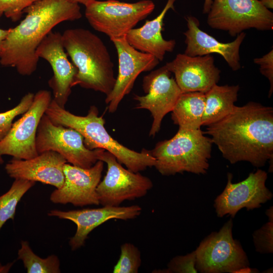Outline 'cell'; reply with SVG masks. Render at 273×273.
<instances>
[{"label": "cell", "instance_id": "obj_28", "mask_svg": "<svg viewBox=\"0 0 273 273\" xmlns=\"http://www.w3.org/2000/svg\"><path fill=\"white\" fill-rule=\"evenodd\" d=\"M196 257L195 251L185 255H177L172 258L163 269L155 270L152 272L160 273H197Z\"/></svg>", "mask_w": 273, "mask_h": 273}, {"label": "cell", "instance_id": "obj_34", "mask_svg": "<svg viewBox=\"0 0 273 273\" xmlns=\"http://www.w3.org/2000/svg\"><path fill=\"white\" fill-rule=\"evenodd\" d=\"M212 3V0H205L204 6H203V13L204 14H208L209 12L211 4Z\"/></svg>", "mask_w": 273, "mask_h": 273}, {"label": "cell", "instance_id": "obj_26", "mask_svg": "<svg viewBox=\"0 0 273 273\" xmlns=\"http://www.w3.org/2000/svg\"><path fill=\"white\" fill-rule=\"evenodd\" d=\"M139 249L130 243H125L120 247L119 260L114 266V273H137L141 265Z\"/></svg>", "mask_w": 273, "mask_h": 273}, {"label": "cell", "instance_id": "obj_21", "mask_svg": "<svg viewBox=\"0 0 273 273\" xmlns=\"http://www.w3.org/2000/svg\"><path fill=\"white\" fill-rule=\"evenodd\" d=\"M175 1L167 0L158 16L147 21L142 27L131 29L125 36L128 43L136 50L162 61L166 53L173 51L175 46L174 40H165L162 35L164 18L168 10L174 9Z\"/></svg>", "mask_w": 273, "mask_h": 273}, {"label": "cell", "instance_id": "obj_14", "mask_svg": "<svg viewBox=\"0 0 273 273\" xmlns=\"http://www.w3.org/2000/svg\"><path fill=\"white\" fill-rule=\"evenodd\" d=\"M117 50L118 74L112 92L105 103L110 113L115 112L125 96L129 94L139 74L150 71L159 61L153 55L138 51L127 42L126 36L110 39Z\"/></svg>", "mask_w": 273, "mask_h": 273}, {"label": "cell", "instance_id": "obj_37", "mask_svg": "<svg viewBox=\"0 0 273 273\" xmlns=\"http://www.w3.org/2000/svg\"><path fill=\"white\" fill-rule=\"evenodd\" d=\"M73 1L78 3L84 5L86 2L89 0H73Z\"/></svg>", "mask_w": 273, "mask_h": 273}, {"label": "cell", "instance_id": "obj_8", "mask_svg": "<svg viewBox=\"0 0 273 273\" xmlns=\"http://www.w3.org/2000/svg\"><path fill=\"white\" fill-rule=\"evenodd\" d=\"M207 22L235 36L250 28L272 30L273 13L259 0H212Z\"/></svg>", "mask_w": 273, "mask_h": 273}, {"label": "cell", "instance_id": "obj_27", "mask_svg": "<svg viewBox=\"0 0 273 273\" xmlns=\"http://www.w3.org/2000/svg\"><path fill=\"white\" fill-rule=\"evenodd\" d=\"M34 96L33 93L29 92L22 97L15 107L0 113V141L10 130L14 118L28 110L33 102Z\"/></svg>", "mask_w": 273, "mask_h": 273}, {"label": "cell", "instance_id": "obj_20", "mask_svg": "<svg viewBox=\"0 0 273 273\" xmlns=\"http://www.w3.org/2000/svg\"><path fill=\"white\" fill-rule=\"evenodd\" d=\"M188 30L184 32L187 45L185 54L191 56H202L217 53L221 55L233 71L241 68L240 48L246 33L242 32L233 41L223 43L205 32L199 28V22L195 17L186 18Z\"/></svg>", "mask_w": 273, "mask_h": 273}, {"label": "cell", "instance_id": "obj_6", "mask_svg": "<svg viewBox=\"0 0 273 273\" xmlns=\"http://www.w3.org/2000/svg\"><path fill=\"white\" fill-rule=\"evenodd\" d=\"M84 5L85 16L90 26L110 39L126 36L155 8L151 0L133 3L117 0H89Z\"/></svg>", "mask_w": 273, "mask_h": 273}, {"label": "cell", "instance_id": "obj_23", "mask_svg": "<svg viewBox=\"0 0 273 273\" xmlns=\"http://www.w3.org/2000/svg\"><path fill=\"white\" fill-rule=\"evenodd\" d=\"M205 103V93H182L171 111L173 123L184 129H201Z\"/></svg>", "mask_w": 273, "mask_h": 273}, {"label": "cell", "instance_id": "obj_18", "mask_svg": "<svg viewBox=\"0 0 273 273\" xmlns=\"http://www.w3.org/2000/svg\"><path fill=\"white\" fill-rule=\"evenodd\" d=\"M173 73L181 93L207 92L220 79V70L210 55L191 57L178 54L165 65Z\"/></svg>", "mask_w": 273, "mask_h": 273}, {"label": "cell", "instance_id": "obj_9", "mask_svg": "<svg viewBox=\"0 0 273 273\" xmlns=\"http://www.w3.org/2000/svg\"><path fill=\"white\" fill-rule=\"evenodd\" d=\"M98 159L107 165L106 175L96 189L103 206H118L125 200L144 197L153 187L149 177L124 168L109 152L99 149Z\"/></svg>", "mask_w": 273, "mask_h": 273}, {"label": "cell", "instance_id": "obj_19", "mask_svg": "<svg viewBox=\"0 0 273 273\" xmlns=\"http://www.w3.org/2000/svg\"><path fill=\"white\" fill-rule=\"evenodd\" d=\"M67 162L58 153L47 151L29 159L13 158L5 170L11 178L38 181L58 189L64 181L63 166Z\"/></svg>", "mask_w": 273, "mask_h": 273}, {"label": "cell", "instance_id": "obj_3", "mask_svg": "<svg viewBox=\"0 0 273 273\" xmlns=\"http://www.w3.org/2000/svg\"><path fill=\"white\" fill-rule=\"evenodd\" d=\"M62 36L65 51L78 70L73 87L78 85L108 96L116 78L113 63L102 40L81 28L66 29Z\"/></svg>", "mask_w": 273, "mask_h": 273}, {"label": "cell", "instance_id": "obj_1", "mask_svg": "<svg viewBox=\"0 0 273 273\" xmlns=\"http://www.w3.org/2000/svg\"><path fill=\"white\" fill-rule=\"evenodd\" d=\"M222 157L231 164L247 161L259 168L273 159V108L250 102L235 106L216 122L206 126Z\"/></svg>", "mask_w": 273, "mask_h": 273}, {"label": "cell", "instance_id": "obj_16", "mask_svg": "<svg viewBox=\"0 0 273 273\" xmlns=\"http://www.w3.org/2000/svg\"><path fill=\"white\" fill-rule=\"evenodd\" d=\"M36 54L39 59H43L51 65L53 75L48 84L53 90V100L59 106L65 108L78 70L68 59L62 34L50 32L38 47Z\"/></svg>", "mask_w": 273, "mask_h": 273}, {"label": "cell", "instance_id": "obj_36", "mask_svg": "<svg viewBox=\"0 0 273 273\" xmlns=\"http://www.w3.org/2000/svg\"><path fill=\"white\" fill-rule=\"evenodd\" d=\"M265 214L268 218V220H273V207H270L266 210Z\"/></svg>", "mask_w": 273, "mask_h": 273}, {"label": "cell", "instance_id": "obj_13", "mask_svg": "<svg viewBox=\"0 0 273 273\" xmlns=\"http://www.w3.org/2000/svg\"><path fill=\"white\" fill-rule=\"evenodd\" d=\"M171 72L165 66L144 77L143 87L147 94L134 95L138 109L149 110L153 120L149 136L154 137L160 129L164 117L173 110L182 93Z\"/></svg>", "mask_w": 273, "mask_h": 273}, {"label": "cell", "instance_id": "obj_10", "mask_svg": "<svg viewBox=\"0 0 273 273\" xmlns=\"http://www.w3.org/2000/svg\"><path fill=\"white\" fill-rule=\"evenodd\" d=\"M35 143L38 154L53 151L74 166L88 168L98 161L99 149H88L80 133L73 128L54 123L45 113L37 127Z\"/></svg>", "mask_w": 273, "mask_h": 273}, {"label": "cell", "instance_id": "obj_38", "mask_svg": "<svg viewBox=\"0 0 273 273\" xmlns=\"http://www.w3.org/2000/svg\"><path fill=\"white\" fill-rule=\"evenodd\" d=\"M5 270H6V267L4 266H3L0 262V272H2V271Z\"/></svg>", "mask_w": 273, "mask_h": 273}, {"label": "cell", "instance_id": "obj_5", "mask_svg": "<svg viewBox=\"0 0 273 273\" xmlns=\"http://www.w3.org/2000/svg\"><path fill=\"white\" fill-rule=\"evenodd\" d=\"M212 144L201 129L179 128L172 138L159 142L149 152L155 159V167L163 175L184 172L205 174L209 167Z\"/></svg>", "mask_w": 273, "mask_h": 273}, {"label": "cell", "instance_id": "obj_24", "mask_svg": "<svg viewBox=\"0 0 273 273\" xmlns=\"http://www.w3.org/2000/svg\"><path fill=\"white\" fill-rule=\"evenodd\" d=\"M18 259L22 261L27 273H60V262L56 255L42 258L35 254L26 241H22Z\"/></svg>", "mask_w": 273, "mask_h": 273}, {"label": "cell", "instance_id": "obj_32", "mask_svg": "<svg viewBox=\"0 0 273 273\" xmlns=\"http://www.w3.org/2000/svg\"><path fill=\"white\" fill-rule=\"evenodd\" d=\"M10 29H4L0 27V55L1 53L2 48L3 46V42L5 39V38L7 36Z\"/></svg>", "mask_w": 273, "mask_h": 273}, {"label": "cell", "instance_id": "obj_31", "mask_svg": "<svg viewBox=\"0 0 273 273\" xmlns=\"http://www.w3.org/2000/svg\"><path fill=\"white\" fill-rule=\"evenodd\" d=\"M254 62L260 66L261 73L269 81L268 97H270L273 92V50H270L261 58L254 59Z\"/></svg>", "mask_w": 273, "mask_h": 273}, {"label": "cell", "instance_id": "obj_2", "mask_svg": "<svg viewBox=\"0 0 273 273\" xmlns=\"http://www.w3.org/2000/svg\"><path fill=\"white\" fill-rule=\"evenodd\" d=\"M25 18L10 28L4 40L0 64L15 68L22 76L36 70L39 58L36 50L48 34L59 24L80 19L79 4L73 0H38L24 11Z\"/></svg>", "mask_w": 273, "mask_h": 273}, {"label": "cell", "instance_id": "obj_12", "mask_svg": "<svg viewBox=\"0 0 273 273\" xmlns=\"http://www.w3.org/2000/svg\"><path fill=\"white\" fill-rule=\"evenodd\" d=\"M227 184L222 192L214 200V207L217 216L229 215L232 218L242 208L247 210L260 208L270 200L272 193L266 187V171L258 169L251 172L244 180L233 183V175L228 173Z\"/></svg>", "mask_w": 273, "mask_h": 273}, {"label": "cell", "instance_id": "obj_33", "mask_svg": "<svg viewBox=\"0 0 273 273\" xmlns=\"http://www.w3.org/2000/svg\"><path fill=\"white\" fill-rule=\"evenodd\" d=\"M259 270L256 268H252L249 266L241 268L236 271L235 273H252L258 272Z\"/></svg>", "mask_w": 273, "mask_h": 273}, {"label": "cell", "instance_id": "obj_22", "mask_svg": "<svg viewBox=\"0 0 273 273\" xmlns=\"http://www.w3.org/2000/svg\"><path fill=\"white\" fill-rule=\"evenodd\" d=\"M239 89L238 85L216 84L206 92L202 126L216 122L229 114L235 106Z\"/></svg>", "mask_w": 273, "mask_h": 273}, {"label": "cell", "instance_id": "obj_35", "mask_svg": "<svg viewBox=\"0 0 273 273\" xmlns=\"http://www.w3.org/2000/svg\"><path fill=\"white\" fill-rule=\"evenodd\" d=\"M262 5L268 9H272L273 0H259Z\"/></svg>", "mask_w": 273, "mask_h": 273}, {"label": "cell", "instance_id": "obj_11", "mask_svg": "<svg viewBox=\"0 0 273 273\" xmlns=\"http://www.w3.org/2000/svg\"><path fill=\"white\" fill-rule=\"evenodd\" d=\"M52 100L49 90H40L34 94L28 110L13 123L8 133L0 141V164L4 163V155L29 159L38 155L35 143L37 127Z\"/></svg>", "mask_w": 273, "mask_h": 273}, {"label": "cell", "instance_id": "obj_29", "mask_svg": "<svg viewBox=\"0 0 273 273\" xmlns=\"http://www.w3.org/2000/svg\"><path fill=\"white\" fill-rule=\"evenodd\" d=\"M252 236L256 252L261 254L273 252V220H268L260 229L255 231Z\"/></svg>", "mask_w": 273, "mask_h": 273}, {"label": "cell", "instance_id": "obj_4", "mask_svg": "<svg viewBox=\"0 0 273 273\" xmlns=\"http://www.w3.org/2000/svg\"><path fill=\"white\" fill-rule=\"evenodd\" d=\"M45 114L55 124L73 128L83 138L84 144L90 150L102 149L112 153L121 164L134 172L154 166L155 159L149 151L132 150L114 140L105 127V120L99 116L96 107L92 106L85 116L74 115L62 108L52 99Z\"/></svg>", "mask_w": 273, "mask_h": 273}, {"label": "cell", "instance_id": "obj_15", "mask_svg": "<svg viewBox=\"0 0 273 273\" xmlns=\"http://www.w3.org/2000/svg\"><path fill=\"white\" fill-rule=\"evenodd\" d=\"M104 162L98 160L90 168H84L65 163L63 166L64 181L50 195L55 204H71L75 206L99 205L96 192L101 181Z\"/></svg>", "mask_w": 273, "mask_h": 273}, {"label": "cell", "instance_id": "obj_17", "mask_svg": "<svg viewBox=\"0 0 273 273\" xmlns=\"http://www.w3.org/2000/svg\"><path fill=\"white\" fill-rule=\"evenodd\" d=\"M142 210L141 207L138 205L129 206H104L98 208L69 211L54 209L50 210L48 215L71 220L76 225V233L69 241L71 249L74 251L84 245L89 234L100 225L112 219H133L141 214Z\"/></svg>", "mask_w": 273, "mask_h": 273}, {"label": "cell", "instance_id": "obj_7", "mask_svg": "<svg viewBox=\"0 0 273 273\" xmlns=\"http://www.w3.org/2000/svg\"><path fill=\"white\" fill-rule=\"evenodd\" d=\"M232 219L218 232L205 238L195 250L196 268L201 273H235L249 266L246 252L240 242L234 239Z\"/></svg>", "mask_w": 273, "mask_h": 273}, {"label": "cell", "instance_id": "obj_30", "mask_svg": "<svg viewBox=\"0 0 273 273\" xmlns=\"http://www.w3.org/2000/svg\"><path fill=\"white\" fill-rule=\"evenodd\" d=\"M38 0H0V18L5 16L13 22L19 20L24 11Z\"/></svg>", "mask_w": 273, "mask_h": 273}, {"label": "cell", "instance_id": "obj_25", "mask_svg": "<svg viewBox=\"0 0 273 273\" xmlns=\"http://www.w3.org/2000/svg\"><path fill=\"white\" fill-rule=\"evenodd\" d=\"M14 179L10 189L0 196V230L8 220L14 219L18 203L35 184L23 179Z\"/></svg>", "mask_w": 273, "mask_h": 273}]
</instances>
